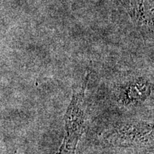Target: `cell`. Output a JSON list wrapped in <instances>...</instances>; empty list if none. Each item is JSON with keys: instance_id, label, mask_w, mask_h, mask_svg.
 <instances>
[{"instance_id": "1", "label": "cell", "mask_w": 154, "mask_h": 154, "mask_svg": "<svg viewBox=\"0 0 154 154\" xmlns=\"http://www.w3.org/2000/svg\"><path fill=\"white\" fill-rule=\"evenodd\" d=\"M103 138L116 146H141L153 143V124L146 121H128L105 132Z\"/></svg>"}, {"instance_id": "2", "label": "cell", "mask_w": 154, "mask_h": 154, "mask_svg": "<svg viewBox=\"0 0 154 154\" xmlns=\"http://www.w3.org/2000/svg\"><path fill=\"white\" fill-rule=\"evenodd\" d=\"M144 33L153 34V0H119Z\"/></svg>"}]
</instances>
